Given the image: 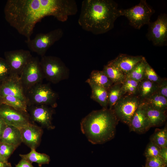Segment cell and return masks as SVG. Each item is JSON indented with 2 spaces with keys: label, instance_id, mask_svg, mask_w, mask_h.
Segmentation results:
<instances>
[{
  "label": "cell",
  "instance_id": "1",
  "mask_svg": "<svg viewBox=\"0 0 167 167\" xmlns=\"http://www.w3.org/2000/svg\"><path fill=\"white\" fill-rule=\"evenodd\" d=\"M69 10L66 0H8L4 13L9 24L28 40L35 25L42 19L51 16L61 21Z\"/></svg>",
  "mask_w": 167,
  "mask_h": 167
},
{
  "label": "cell",
  "instance_id": "2",
  "mask_svg": "<svg viewBox=\"0 0 167 167\" xmlns=\"http://www.w3.org/2000/svg\"><path fill=\"white\" fill-rule=\"evenodd\" d=\"M117 3L112 0H84L78 19L84 30L94 35L105 33L112 29L121 16Z\"/></svg>",
  "mask_w": 167,
  "mask_h": 167
},
{
  "label": "cell",
  "instance_id": "3",
  "mask_svg": "<svg viewBox=\"0 0 167 167\" xmlns=\"http://www.w3.org/2000/svg\"><path fill=\"white\" fill-rule=\"evenodd\" d=\"M119 121L113 109L102 108L92 111L83 118L80 129L92 144H102L114 138Z\"/></svg>",
  "mask_w": 167,
  "mask_h": 167
},
{
  "label": "cell",
  "instance_id": "4",
  "mask_svg": "<svg viewBox=\"0 0 167 167\" xmlns=\"http://www.w3.org/2000/svg\"><path fill=\"white\" fill-rule=\"evenodd\" d=\"M40 62L44 78L48 81L56 84L69 78V70L60 58L45 55Z\"/></svg>",
  "mask_w": 167,
  "mask_h": 167
},
{
  "label": "cell",
  "instance_id": "5",
  "mask_svg": "<svg viewBox=\"0 0 167 167\" xmlns=\"http://www.w3.org/2000/svg\"><path fill=\"white\" fill-rule=\"evenodd\" d=\"M27 106L43 105L55 108L57 106V93L48 84L42 83L34 85L25 93Z\"/></svg>",
  "mask_w": 167,
  "mask_h": 167
},
{
  "label": "cell",
  "instance_id": "6",
  "mask_svg": "<svg viewBox=\"0 0 167 167\" xmlns=\"http://www.w3.org/2000/svg\"><path fill=\"white\" fill-rule=\"evenodd\" d=\"M119 12L121 16L127 19L131 25L139 29L144 25L149 24L155 11L146 0H141L138 4L131 8L120 9Z\"/></svg>",
  "mask_w": 167,
  "mask_h": 167
},
{
  "label": "cell",
  "instance_id": "7",
  "mask_svg": "<svg viewBox=\"0 0 167 167\" xmlns=\"http://www.w3.org/2000/svg\"><path fill=\"white\" fill-rule=\"evenodd\" d=\"M63 34L62 30L58 28L46 33H38L33 39L27 40L25 41L31 51L41 57L45 55L47 50L60 40Z\"/></svg>",
  "mask_w": 167,
  "mask_h": 167
},
{
  "label": "cell",
  "instance_id": "8",
  "mask_svg": "<svg viewBox=\"0 0 167 167\" xmlns=\"http://www.w3.org/2000/svg\"><path fill=\"white\" fill-rule=\"evenodd\" d=\"M141 103L137 95L126 93L116 102L112 109L119 121L128 125Z\"/></svg>",
  "mask_w": 167,
  "mask_h": 167
},
{
  "label": "cell",
  "instance_id": "9",
  "mask_svg": "<svg viewBox=\"0 0 167 167\" xmlns=\"http://www.w3.org/2000/svg\"><path fill=\"white\" fill-rule=\"evenodd\" d=\"M19 76L24 93L36 84L42 83L44 78L39 58L32 57Z\"/></svg>",
  "mask_w": 167,
  "mask_h": 167
},
{
  "label": "cell",
  "instance_id": "10",
  "mask_svg": "<svg viewBox=\"0 0 167 167\" xmlns=\"http://www.w3.org/2000/svg\"><path fill=\"white\" fill-rule=\"evenodd\" d=\"M27 112L31 122L42 128L50 130L55 126L52 122V116L54 113V108L45 105H34L27 106Z\"/></svg>",
  "mask_w": 167,
  "mask_h": 167
},
{
  "label": "cell",
  "instance_id": "11",
  "mask_svg": "<svg viewBox=\"0 0 167 167\" xmlns=\"http://www.w3.org/2000/svg\"><path fill=\"white\" fill-rule=\"evenodd\" d=\"M147 36L156 46L165 45L167 41V16L161 14L154 22H150Z\"/></svg>",
  "mask_w": 167,
  "mask_h": 167
},
{
  "label": "cell",
  "instance_id": "12",
  "mask_svg": "<svg viewBox=\"0 0 167 167\" xmlns=\"http://www.w3.org/2000/svg\"><path fill=\"white\" fill-rule=\"evenodd\" d=\"M0 118L6 125L19 129L32 123L28 113L18 110L3 104L0 105Z\"/></svg>",
  "mask_w": 167,
  "mask_h": 167
},
{
  "label": "cell",
  "instance_id": "13",
  "mask_svg": "<svg viewBox=\"0 0 167 167\" xmlns=\"http://www.w3.org/2000/svg\"><path fill=\"white\" fill-rule=\"evenodd\" d=\"M4 55L12 73L19 75L33 57L30 51L23 49L5 51Z\"/></svg>",
  "mask_w": 167,
  "mask_h": 167
},
{
  "label": "cell",
  "instance_id": "14",
  "mask_svg": "<svg viewBox=\"0 0 167 167\" xmlns=\"http://www.w3.org/2000/svg\"><path fill=\"white\" fill-rule=\"evenodd\" d=\"M6 96H15L26 102L24 90L19 75L12 74L0 84V97Z\"/></svg>",
  "mask_w": 167,
  "mask_h": 167
},
{
  "label": "cell",
  "instance_id": "15",
  "mask_svg": "<svg viewBox=\"0 0 167 167\" xmlns=\"http://www.w3.org/2000/svg\"><path fill=\"white\" fill-rule=\"evenodd\" d=\"M20 130L22 143L31 149H36L41 143L43 128L31 123Z\"/></svg>",
  "mask_w": 167,
  "mask_h": 167
},
{
  "label": "cell",
  "instance_id": "16",
  "mask_svg": "<svg viewBox=\"0 0 167 167\" xmlns=\"http://www.w3.org/2000/svg\"><path fill=\"white\" fill-rule=\"evenodd\" d=\"M144 58L142 55L132 56L120 54L115 59L109 61L107 64L116 67L126 75Z\"/></svg>",
  "mask_w": 167,
  "mask_h": 167
},
{
  "label": "cell",
  "instance_id": "17",
  "mask_svg": "<svg viewBox=\"0 0 167 167\" xmlns=\"http://www.w3.org/2000/svg\"><path fill=\"white\" fill-rule=\"evenodd\" d=\"M130 131L144 134L151 128L141 102L132 116L128 125Z\"/></svg>",
  "mask_w": 167,
  "mask_h": 167
},
{
  "label": "cell",
  "instance_id": "18",
  "mask_svg": "<svg viewBox=\"0 0 167 167\" xmlns=\"http://www.w3.org/2000/svg\"><path fill=\"white\" fill-rule=\"evenodd\" d=\"M142 103L151 127L160 126L165 123L167 119L166 113L155 109Z\"/></svg>",
  "mask_w": 167,
  "mask_h": 167
},
{
  "label": "cell",
  "instance_id": "19",
  "mask_svg": "<svg viewBox=\"0 0 167 167\" xmlns=\"http://www.w3.org/2000/svg\"><path fill=\"white\" fill-rule=\"evenodd\" d=\"M86 82L89 84L91 88V98L98 103L103 108H108V90L95 84L89 78Z\"/></svg>",
  "mask_w": 167,
  "mask_h": 167
},
{
  "label": "cell",
  "instance_id": "20",
  "mask_svg": "<svg viewBox=\"0 0 167 167\" xmlns=\"http://www.w3.org/2000/svg\"><path fill=\"white\" fill-rule=\"evenodd\" d=\"M0 142L11 144L17 148L22 143L20 129L7 125L0 138Z\"/></svg>",
  "mask_w": 167,
  "mask_h": 167
},
{
  "label": "cell",
  "instance_id": "21",
  "mask_svg": "<svg viewBox=\"0 0 167 167\" xmlns=\"http://www.w3.org/2000/svg\"><path fill=\"white\" fill-rule=\"evenodd\" d=\"M157 84L145 78L139 82L137 96L141 102L156 92Z\"/></svg>",
  "mask_w": 167,
  "mask_h": 167
},
{
  "label": "cell",
  "instance_id": "22",
  "mask_svg": "<svg viewBox=\"0 0 167 167\" xmlns=\"http://www.w3.org/2000/svg\"><path fill=\"white\" fill-rule=\"evenodd\" d=\"M30 152L27 154L19 155L21 159H24L32 163L35 162L39 166L42 165L48 164L50 161L49 156L45 153L38 152L36 149H31Z\"/></svg>",
  "mask_w": 167,
  "mask_h": 167
},
{
  "label": "cell",
  "instance_id": "23",
  "mask_svg": "<svg viewBox=\"0 0 167 167\" xmlns=\"http://www.w3.org/2000/svg\"><path fill=\"white\" fill-rule=\"evenodd\" d=\"M142 102L155 109L166 113L167 98L157 93Z\"/></svg>",
  "mask_w": 167,
  "mask_h": 167
},
{
  "label": "cell",
  "instance_id": "24",
  "mask_svg": "<svg viewBox=\"0 0 167 167\" xmlns=\"http://www.w3.org/2000/svg\"><path fill=\"white\" fill-rule=\"evenodd\" d=\"M125 94L122 88V84H113L108 89L109 108L112 109L116 102Z\"/></svg>",
  "mask_w": 167,
  "mask_h": 167
},
{
  "label": "cell",
  "instance_id": "25",
  "mask_svg": "<svg viewBox=\"0 0 167 167\" xmlns=\"http://www.w3.org/2000/svg\"><path fill=\"white\" fill-rule=\"evenodd\" d=\"M0 102L1 104H5L18 110L28 113L26 102L17 97L10 96L0 97Z\"/></svg>",
  "mask_w": 167,
  "mask_h": 167
},
{
  "label": "cell",
  "instance_id": "26",
  "mask_svg": "<svg viewBox=\"0 0 167 167\" xmlns=\"http://www.w3.org/2000/svg\"><path fill=\"white\" fill-rule=\"evenodd\" d=\"M102 71L113 84H122L126 78V75L120 70L107 64L104 66Z\"/></svg>",
  "mask_w": 167,
  "mask_h": 167
},
{
  "label": "cell",
  "instance_id": "27",
  "mask_svg": "<svg viewBox=\"0 0 167 167\" xmlns=\"http://www.w3.org/2000/svg\"><path fill=\"white\" fill-rule=\"evenodd\" d=\"M89 79L95 84L107 90L113 84L102 71H92L91 73Z\"/></svg>",
  "mask_w": 167,
  "mask_h": 167
},
{
  "label": "cell",
  "instance_id": "28",
  "mask_svg": "<svg viewBox=\"0 0 167 167\" xmlns=\"http://www.w3.org/2000/svg\"><path fill=\"white\" fill-rule=\"evenodd\" d=\"M150 141L154 143L161 148L167 147V127L165 125L164 128L156 129L151 136Z\"/></svg>",
  "mask_w": 167,
  "mask_h": 167
},
{
  "label": "cell",
  "instance_id": "29",
  "mask_svg": "<svg viewBox=\"0 0 167 167\" xmlns=\"http://www.w3.org/2000/svg\"><path fill=\"white\" fill-rule=\"evenodd\" d=\"M146 60L145 58L137 64L126 75V78L139 82L144 78V69Z\"/></svg>",
  "mask_w": 167,
  "mask_h": 167
},
{
  "label": "cell",
  "instance_id": "30",
  "mask_svg": "<svg viewBox=\"0 0 167 167\" xmlns=\"http://www.w3.org/2000/svg\"><path fill=\"white\" fill-rule=\"evenodd\" d=\"M12 74L7 62L0 57V83L6 80Z\"/></svg>",
  "mask_w": 167,
  "mask_h": 167
},
{
  "label": "cell",
  "instance_id": "31",
  "mask_svg": "<svg viewBox=\"0 0 167 167\" xmlns=\"http://www.w3.org/2000/svg\"><path fill=\"white\" fill-rule=\"evenodd\" d=\"M144 78L157 84L159 83L163 79L156 74L147 61L144 69Z\"/></svg>",
  "mask_w": 167,
  "mask_h": 167
},
{
  "label": "cell",
  "instance_id": "32",
  "mask_svg": "<svg viewBox=\"0 0 167 167\" xmlns=\"http://www.w3.org/2000/svg\"><path fill=\"white\" fill-rule=\"evenodd\" d=\"M17 148L11 144L0 142V153L2 158L6 161L8 159Z\"/></svg>",
  "mask_w": 167,
  "mask_h": 167
},
{
  "label": "cell",
  "instance_id": "33",
  "mask_svg": "<svg viewBox=\"0 0 167 167\" xmlns=\"http://www.w3.org/2000/svg\"><path fill=\"white\" fill-rule=\"evenodd\" d=\"M146 158L145 167H166L167 163L160 156Z\"/></svg>",
  "mask_w": 167,
  "mask_h": 167
},
{
  "label": "cell",
  "instance_id": "34",
  "mask_svg": "<svg viewBox=\"0 0 167 167\" xmlns=\"http://www.w3.org/2000/svg\"><path fill=\"white\" fill-rule=\"evenodd\" d=\"M161 148L150 141L147 144L144 152L146 158L159 156Z\"/></svg>",
  "mask_w": 167,
  "mask_h": 167
},
{
  "label": "cell",
  "instance_id": "35",
  "mask_svg": "<svg viewBox=\"0 0 167 167\" xmlns=\"http://www.w3.org/2000/svg\"><path fill=\"white\" fill-rule=\"evenodd\" d=\"M157 93L167 98V79L163 78L162 80L157 84Z\"/></svg>",
  "mask_w": 167,
  "mask_h": 167
},
{
  "label": "cell",
  "instance_id": "36",
  "mask_svg": "<svg viewBox=\"0 0 167 167\" xmlns=\"http://www.w3.org/2000/svg\"><path fill=\"white\" fill-rule=\"evenodd\" d=\"M15 167H34L32 163L24 159H21Z\"/></svg>",
  "mask_w": 167,
  "mask_h": 167
},
{
  "label": "cell",
  "instance_id": "37",
  "mask_svg": "<svg viewBox=\"0 0 167 167\" xmlns=\"http://www.w3.org/2000/svg\"><path fill=\"white\" fill-rule=\"evenodd\" d=\"M159 156L167 164V147L161 148Z\"/></svg>",
  "mask_w": 167,
  "mask_h": 167
},
{
  "label": "cell",
  "instance_id": "38",
  "mask_svg": "<svg viewBox=\"0 0 167 167\" xmlns=\"http://www.w3.org/2000/svg\"><path fill=\"white\" fill-rule=\"evenodd\" d=\"M7 125L0 118V138L2 136Z\"/></svg>",
  "mask_w": 167,
  "mask_h": 167
},
{
  "label": "cell",
  "instance_id": "39",
  "mask_svg": "<svg viewBox=\"0 0 167 167\" xmlns=\"http://www.w3.org/2000/svg\"><path fill=\"white\" fill-rule=\"evenodd\" d=\"M0 167H12L10 163L3 162L0 161Z\"/></svg>",
  "mask_w": 167,
  "mask_h": 167
},
{
  "label": "cell",
  "instance_id": "40",
  "mask_svg": "<svg viewBox=\"0 0 167 167\" xmlns=\"http://www.w3.org/2000/svg\"><path fill=\"white\" fill-rule=\"evenodd\" d=\"M0 161L3 162H8V161H6L4 160L1 156L0 153Z\"/></svg>",
  "mask_w": 167,
  "mask_h": 167
},
{
  "label": "cell",
  "instance_id": "41",
  "mask_svg": "<svg viewBox=\"0 0 167 167\" xmlns=\"http://www.w3.org/2000/svg\"><path fill=\"white\" fill-rule=\"evenodd\" d=\"M1 105V102H0V105Z\"/></svg>",
  "mask_w": 167,
  "mask_h": 167
},
{
  "label": "cell",
  "instance_id": "42",
  "mask_svg": "<svg viewBox=\"0 0 167 167\" xmlns=\"http://www.w3.org/2000/svg\"></svg>",
  "mask_w": 167,
  "mask_h": 167
},
{
  "label": "cell",
  "instance_id": "43",
  "mask_svg": "<svg viewBox=\"0 0 167 167\" xmlns=\"http://www.w3.org/2000/svg\"></svg>",
  "mask_w": 167,
  "mask_h": 167
},
{
  "label": "cell",
  "instance_id": "44",
  "mask_svg": "<svg viewBox=\"0 0 167 167\" xmlns=\"http://www.w3.org/2000/svg\"></svg>",
  "mask_w": 167,
  "mask_h": 167
}]
</instances>
